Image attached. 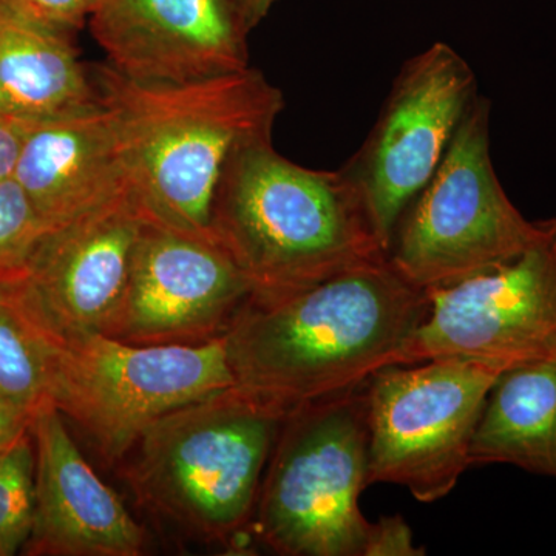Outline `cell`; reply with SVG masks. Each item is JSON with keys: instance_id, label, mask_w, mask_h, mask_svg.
<instances>
[{"instance_id": "cell-25", "label": "cell", "mask_w": 556, "mask_h": 556, "mask_svg": "<svg viewBox=\"0 0 556 556\" xmlns=\"http://www.w3.org/2000/svg\"><path fill=\"white\" fill-rule=\"evenodd\" d=\"M247 10L249 21L252 27H258L262 21L270 13V10L276 7L278 0H241Z\"/></svg>"}, {"instance_id": "cell-13", "label": "cell", "mask_w": 556, "mask_h": 556, "mask_svg": "<svg viewBox=\"0 0 556 556\" xmlns=\"http://www.w3.org/2000/svg\"><path fill=\"white\" fill-rule=\"evenodd\" d=\"M91 35L110 67L139 84H181L249 67L241 0H93Z\"/></svg>"}, {"instance_id": "cell-22", "label": "cell", "mask_w": 556, "mask_h": 556, "mask_svg": "<svg viewBox=\"0 0 556 556\" xmlns=\"http://www.w3.org/2000/svg\"><path fill=\"white\" fill-rule=\"evenodd\" d=\"M426 555L424 548L413 543L412 529L404 518L382 517L371 522L365 556H420Z\"/></svg>"}, {"instance_id": "cell-9", "label": "cell", "mask_w": 556, "mask_h": 556, "mask_svg": "<svg viewBox=\"0 0 556 556\" xmlns=\"http://www.w3.org/2000/svg\"><path fill=\"white\" fill-rule=\"evenodd\" d=\"M477 97L467 61L434 42L402 65L375 127L342 167L367 201L387 252L399 218L433 177Z\"/></svg>"}, {"instance_id": "cell-5", "label": "cell", "mask_w": 556, "mask_h": 556, "mask_svg": "<svg viewBox=\"0 0 556 556\" xmlns=\"http://www.w3.org/2000/svg\"><path fill=\"white\" fill-rule=\"evenodd\" d=\"M367 382L285 417L251 521L276 554L365 556L371 522L358 497L368 486Z\"/></svg>"}, {"instance_id": "cell-4", "label": "cell", "mask_w": 556, "mask_h": 556, "mask_svg": "<svg viewBox=\"0 0 556 556\" xmlns=\"http://www.w3.org/2000/svg\"><path fill=\"white\" fill-rule=\"evenodd\" d=\"M285 417L229 388L153 422L124 457V473L139 503L161 518L200 540L229 543L251 526Z\"/></svg>"}, {"instance_id": "cell-24", "label": "cell", "mask_w": 556, "mask_h": 556, "mask_svg": "<svg viewBox=\"0 0 556 556\" xmlns=\"http://www.w3.org/2000/svg\"><path fill=\"white\" fill-rule=\"evenodd\" d=\"M31 420L30 412L0 396V450L30 431Z\"/></svg>"}, {"instance_id": "cell-19", "label": "cell", "mask_w": 556, "mask_h": 556, "mask_svg": "<svg viewBox=\"0 0 556 556\" xmlns=\"http://www.w3.org/2000/svg\"><path fill=\"white\" fill-rule=\"evenodd\" d=\"M36 507V450L31 428L0 450V556L24 551Z\"/></svg>"}, {"instance_id": "cell-1", "label": "cell", "mask_w": 556, "mask_h": 556, "mask_svg": "<svg viewBox=\"0 0 556 556\" xmlns=\"http://www.w3.org/2000/svg\"><path fill=\"white\" fill-rule=\"evenodd\" d=\"M430 299L390 258L244 303L226 331L236 387L283 415L402 365Z\"/></svg>"}, {"instance_id": "cell-8", "label": "cell", "mask_w": 556, "mask_h": 556, "mask_svg": "<svg viewBox=\"0 0 556 556\" xmlns=\"http://www.w3.org/2000/svg\"><path fill=\"white\" fill-rule=\"evenodd\" d=\"M504 369L437 358L379 369L367 382L368 485L405 486L419 503L448 496L471 466L486 397Z\"/></svg>"}, {"instance_id": "cell-18", "label": "cell", "mask_w": 556, "mask_h": 556, "mask_svg": "<svg viewBox=\"0 0 556 556\" xmlns=\"http://www.w3.org/2000/svg\"><path fill=\"white\" fill-rule=\"evenodd\" d=\"M58 340L36 320L13 283H0V396L35 415L50 404Z\"/></svg>"}, {"instance_id": "cell-6", "label": "cell", "mask_w": 556, "mask_h": 556, "mask_svg": "<svg viewBox=\"0 0 556 556\" xmlns=\"http://www.w3.org/2000/svg\"><path fill=\"white\" fill-rule=\"evenodd\" d=\"M490 109L478 94L426 188L399 218L388 258L422 291L450 287L525 254L554 225L508 200L490 156Z\"/></svg>"}, {"instance_id": "cell-7", "label": "cell", "mask_w": 556, "mask_h": 556, "mask_svg": "<svg viewBox=\"0 0 556 556\" xmlns=\"http://www.w3.org/2000/svg\"><path fill=\"white\" fill-rule=\"evenodd\" d=\"M232 387L225 336L195 345H134L89 334L58 342L49 401L118 464L161 417Z\"/></svg>"}, {"instance_id": "cell-23", "label": "cell", "mask_w": 556, "mask_h": 556, "mask_svg": "<svg viewBox=\"0 0 556 556\" xmlns=\"http://www.w3.org/2000/svg\"><path fill=\"white\" fill-rule=\"evenodd\" d=\"M28 123L0 109V182L14 177Z\"/></svg>"}, {"instance_id": "cell-17", "label": "cell", "mask_w": 556, "mask_h": 556, "mask_svg": "<svg viewBox=\"0 0 556 556\" xmlns=\"http://www.w3.org/2000/svg\"><path fill=\"white\" fill-rule=\"evenodd\" d=\"M470 463L510 464L556 478V358L497 378L475 430Z\"/></svg>"}, {"instance_id": "cell-21", "label": "cell", "mask_w": 556, "mask_h": 556, "mask_svg": "<svg viewBox=\"0 0 556 556\" xmlns=\"http://www.w3.org/2000/svg\"><path fill=\"white\" fill-rule=\"evenodd\" d=\"M40 25L72 36L89 21L93 0H0Z\"/></svg>"}, {"instance_id": "cell-20", "label": "cell", "mask_w": 556, "mask_h": 556, "mask_svg": "<svg viewBox=\"0 0 556 556\" xmlns=\"http://www.w3.org/2000/svg\"><path fill=\"white\" fill-rule=\"evenodd\" d=\"M50 230L14 177L0 182V283L25 276Z\"/></svg>"}, {"instance_id": "cell-12", "label": "cell", "mask_w": 556, "mask_h": 556, "mask_svg": "<svg viewBox=\"0 0 556 556\" xmlns=\"http://www.w3.org/2000/svg\"><path fill=\"white\" fill-rule=\"evenodd\" d=\"M146 223L130 190L50 230L25 276L11 283L36 320L60 342L108 334L126 298Z\"/></svg>"}, {"instance_id": "cell-14", "label": "cell", "mask_w": 556, "mask_h": 556, "mask_svg": "<svg viewBox=\"0 0 556 556\" xmlns=\"http://www.w3.org/2000/svg\"><path fill=\"white\" fill-rule=\"evenodd\" d=\"M36 507L24 547L33 556H138L146 533L83 456L60 409L46 404L31 420Z\"/></svg>"}, {"instance_id": "cell-16", "label": "cell", "mask_w": 556, "mask_h": 556, "mask_svg": "<svg viewBox=\"0 0 556 556\" xmlns=\"http://www.w3.org/2000/svg\"><path fill=\"white\" fill-rule=\"evenodd\" d=\"M101 104L97 76L79 60L72 36L0 2V109L38 123Z\"/></svg>"}, {"instance_id": "cell-15", "label": "cell", "mask_w": 556, "mask_h": 556, "mask_svg": "<svg viewBox=\"0 0 556 556\" xmlns=\"http://www.w3.org/2000/svg\"><path fill=\"white\" fill-rule=\"evenodd\" d=\"M14 179L51 230L130 192L112 109L28 123Z\"/></svg>"}, {"instance_id": "cell-10", "label": "cell", "mask_w": 556, "mask_h": 556, "mask_svg": "<svg viewBox=\"0 0 556 556\" xmlns=\"http://www.w3.org/2000/svg\"><path fill=\"white\" fill-rule=\"evenodd\" d=\"M427 294L430 309L402 365L456 357L507 371L556 358V218L519 257Z\"/></svg>"}, {"instance_id": "cell-3", "label": "cell", "mask_w": 556, "mask_h": 556, "mask_svg": "<svg viewBox=\"0 0 556 556\" xmlns=\"http://www.w3.org/2000/svg\"><path fill=\"white\" fill-rule=\"evenodd\" d=\"M215 236L248 274L255 298L313 287L388 257L371 212L345 172L314 170L251 146L219 192Z\"/></svg>"}, {"instance_id": "cell-2", "label": "cell", "mask_w": 556, "mask_h": 556, "mask_svg": "<svg viewBox=\"0 0 556 556\" xmlns=\"http://www.w3.org/2000/svg\"><path fill=\"white\" fill-rule=\"evenodd\" d=\"M94 76L146 218L219 243L214 218L223 182L241 152L273 141L281 90L251 67L181 84L135 83L110 65Z\"/></svg>"}, {"instance_id": "cell-11", "label": "cell", "mask_w": 556, "mask_h": 556, "mask_svg": "<svg viewBox=\"0 0 556 556\" xmlns=\"http://www.w3.org/2000/svg\"><path fill=\"white\" fill-rule=\"evenodd\" d=\"M254 294L223 247L146 223L129 288L109 338L134 345H195L223 338Z\"/></svg>"}]
</instances>
